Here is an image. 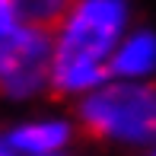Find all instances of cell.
I'll return each instance as SVG.
<instances>
[{
	"mask_svg": "<svg viewBox=\"0 0 156 156\" xmlns=\"http://www.w3.org/2000/svg\"><path fill=\"white\" fill-rule=\"evenodd\" d=\"M19 10V19H23V26H32V29H58L64 23V16H67L70 10H73L76 0H13Z\"/></svg>",
	"mask_w": 156,
	"mask_h": 156,
	"instance_id": "8992f818",
	"label": "cell"
},
{
	"mask_svg": "<svg viewBox=\"0 0 156 156\" xmlns=\"http://www.w3.org/2000/svg\"><path fill=\"white\" fill-rule=\"evenodd\" d=\"M23 29V19L13 0H0V41H6L10 35H16Z\"/></svg>",
	"mask_w": 156,
	"mask_h": 156,
	"instance_id": "52a82bcc",
	"label": "cell"
},
{
	"mask_svg": "<svg viewBox=\"0 0 156 156\" xmlns=\"http://www.w3.org/2000/svg\"><path fill=\"white\" fill-rule=\"evenodd\" d=\"M124 0H76L54 32L51 86L58 93H93L105 86L108 61L124 41Z\"/></svg>",
	"mask_w": 156,
	"mask_h": 156,
	"instance_id": "6da1fadb",
	"label": "cell"
},
{
	"mask_svg": "<svg viewBox=\"0 0 156 156\" xmlns=\"http://www.w3.org/2000/svg\"><path fill=\"white\" fill-rule=\"evenodd\" d=\"M54 38L45 29L23 26L16 35L0 41V93L26 99L51 83Z\"/></svg>",
	"mask_w": 156,
	"mask_h": 156,
	"instance_id": "3957f363",
	"label": "cell"
},
{
	"mask_svg": "<svg viewBox=\"0 0 156 156\" xmlns=\"http://www.w3.org/2000/svg\"><path fill=\"white\" fill-rule=\"evenodd\" d=\"M153 70H156V35L150 29H137L124 35V41L108 61V73L118 80L140 83V76H150Z\"/></svg>",
	"mask_w": 156,
	"mask_h": 156,
	"instance_id": "277c9868",
	"label": "cell"
},
{
	"mask_svg": "<svg viewBox=\"0 0 156 156\" xmlns=\"http://www.w3.org/2000/svg\"><path fill=\"white\" fill-rule=\"evenodd\" d=\"M80 118L99 137L131 144L156 140V86L137 80L105 83L83 99Z\"/></svg>",
	"mask_w": 156,
	"mask_h": 156,
	"instance_id": "7a4b0ae2",
	"label": "cell"
},
{
	"mask_svg": "<svg viewBox=\"0 0 156 156\" xmlns=\"http://www.w3.org/2000/svg\"><path fill=\"white\" fill-rule=\"evenodd\" d=\"M70 137V124L64 121H32L23 124L6 137V144L16 153H32V156H48L54 150H61Z\"/></svg>",
	"mask_w": 156,
	"mask_h": 156,
	"instance_id": "5b68a950",
	"label": "cell"
},
{
	"mask_svg": "<svg viewBox=\"0 0 156 156\" xmlns=\"http://www.w3.org/2000/svg\"><path fill=\"white\" fill-rule=\"evenodd\" d=\"M0 156H13V147H10V144H6V137H3V140H0Z\"/></svg>",
	"mask_w": 156,
	"mask_h": 156,
	"instance_id": "ba28073f",
	"label": "cell"
},
{
	"mask_svg": "<svg viewBox=\"0 0 156 156\" xmlns=\"http://www.w3.org/2000/svg\"><path fill=\"white\" fill-rule=\"evenodd\" d=\"M153 156H156V153H153Z\"/></svg>",
	"mask_w": 156,
	"mask_h": 156,
	"instance_id": "9c48e42d",
	"label": "cell"
}]
</instances>
